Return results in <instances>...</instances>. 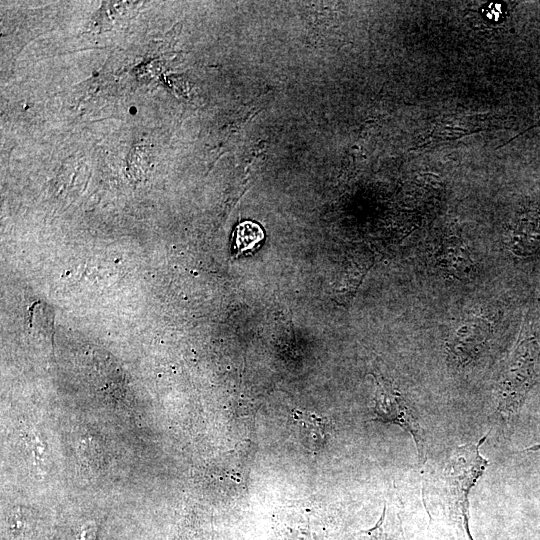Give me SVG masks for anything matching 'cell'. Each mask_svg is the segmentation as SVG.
I'll use <instances>...</instances> for the list:
<instances>
[{
	"instance_id": "6da1fadb",
	"label": "cell",
	"mask_w": 540,
	"mask_h": 540,
	"mask_svg": "<svg viewBox=\"0 0 540 540\" xmlns=\"http://www.w3.org/2000/svg\"><path fill=\"white\" fill-rule=\"evenodd\" d=\"M486 437L458 446L425 482L424 502L430 518L441 520L455 540H473L469 494L488 465L480 453Z\"/></svg>"
},
{
	"instance_id": "7a4b0ae2",
	"label": "cell",
	"mask_w": 540,
	"mask_h": 540,
	"mask_svg": "<svg viewBox=\"0 0 540 540\" xmlns=\"http://www.w3.org/2000/svg\"><path fill=\"white\" fill-rule=\"evenodd\" d=\"M540 383V340L526 334L516 345L503 370L497 393V409L506 423L520 413L533 388Z\"/></svg>"
},
{
	"instance_id": "3957f363",
	"label": "cell",
	"mask_w": 540,
	"mask_h": 540,
	"mask_svg": "<svg viewBox=\"0 0 540 540\" xmlns=\"http://www.w3.org/2000/svg\"><path fill=\"white\" fill-rule=\"evenodd\" d=\"M374 416L372 421L395 424L410 434L421 464L427 459V443L424 429L408 405L406 399L387 380L376 377Z\"/></svg>"
},
{
	"instance_id": "277c9868",
	"label": "cell",
	"mask_w": 540,
	"mask_h": 540,
	"mask_svg": "<svg viewBox=\"0 0 540 540\" xmlns=\"http://www.w3.org/2000/svg\"><path fill=\"white\" fill-rule=\"evenodd\" d=\"M291 419L301 443L312 452L321 450L332 430L331 418L319 413L294 409Z\"/></svg>"
},
{
	"instance_id": "5b68a950",
	"label": "cell",
	"mask_w": 540,
	"mask_h": 540,
	"mask_svg": "<svg viewBox=\"0 0 540 540\" xmlns=\"http://www.w3.org/2000/svg\"><path fill=\"white\" fill-rule=\"evenodd\" d=\"M480 321H468L456 331L451 345L452 352L459 358H468L477 352L487 338L486 328Z\"/></svg>"
},
{
	"instance_id": "8992f818",
	"label": "cell",
	"mask_w": 540,
	"mask_h": 540,
	"mask_svg": "<svg viewBox=\"0 0 540 540\" xmlns=\"http://www.w3.org/2000/svg\"><path fill=\"white\" fill-rule=\"evenodd\" d=\"M264 239L261 227L252 221L240 223L235 231V248L237 256L254 249Z\"/></svg>"
},
{
	"instance_id": "52a82bcc",
	"label": "cell",
	"mask_w": 540,
	"mask_h": 540,
	"mask_svg": "<svg viewBox=\"0 0 540 540\" xmlns=\"http://www.w3.org/2000/svg\"><path fill=\"white\" fill-rule=\"evenodd\" d=\"M385 516H386V507H384L383 512L374 527L368 530L358 532L352 540H385V534H384Z\"/></svg>"
}]
</instances>
